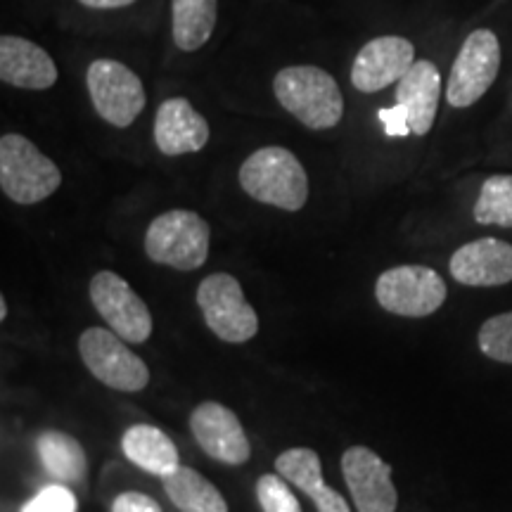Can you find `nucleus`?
Wrapping results in <instances>:
<instances>
[{"label":"nucleus","mask_w":512,"mask_h":512,"mask_svg":"<svg viewBox=\"0 0 512 512\" xmlns=\"http://www.w3.org/2000/svg\"><path fill=\"white\" fill-rule=\"evenodd\" d=\"M275 100L311 131H328L344 117V95L335 76L316 64H292L273 79Z\"/></svg>","instance_id":"obj_1"},{"label":"nucleus","mask_w":512,"mask_h":512,"mask_svg":"<svg viewBox=\"0 0 512 512\" xmlns=\"http://www.w3.org/2000/svg\"><path fill=\"white\" fill-rule=\"evenodd\" d=\"M238 178L252 200L268 207L299 211L309 200V176L299 157L287 147L268 145L252 152L242 162Z\"/></svg>","instance_id":"obj_2"},{"label":"nucleus","mask_w":512,"mask_h":512,"mask_svg":"<svg viewBox=\"0 0 512 512\" xmlns=\"http://www.w3.org/2000/svg\"><path fill=\"white\" fill-rule=\"evenodd\" d=\"M62 171L29 138L5 133L0 138V188L15 204H38L55 195Z\"/></svg>","instance_id":"obj_3"},{"label":"nucleus","mask_w":512,"mask_h":512,"mask_svg":"<svg viewBox=\"0 0 512 512\" xmlns=\"http://www.w3.org/2000/svg\"><path fill=\"white\" fill-rule=\"evenodd\" d=\"M211 228L197 211L171 209L159 214L145 233V254L176 271H197L207 264Z\"/></svg>","instance_id":"obj_4"},{"label":"nucleus","mask_w":512,"mask_h":512,"mask_svg":"<svg viewBox=\"0 0 512 512\" xmlns=\"http://www.w3.org/2000/svg\"><path fill=\"white\" fill-rule=\"evenodd\" d=\"M501 41L491 29L467 34L448 74L446 100L456 110H467L489 93L501 72Z\"/></svg>","instance_id":"obj_5"},{"label":"nucleus","mask_w":512,"mask_h":512,"mask_svg":"<svg viewBox=\"0 0 512 512\" xmlns=\"http://www.w3.org/2000/svg\"><path fill=\"white\" fill-rule=\"evenodd\" d=\"M86 86L102 121L114 128H128L145 110V86L140 76L112 57H98L88 64Z\"/></svg>","instance_id":"obj_6"},{"label":"nucleus","mask_w":512,"mask_h":512,"mask_svg":"<svg viewBox=\"0 0 512 512\" xmlns=\"http://www.w3.org/2000/svg\"><path fill=\"white\" fill-rule=\"evenodd\" d=\"M197 306L209 330L228 344H245L259 332V316L245 299L238 278L211 273L197 287Z\"/></svg>","instance_id":"obj_7"},{"label":"nucleus","mask_w":512,"mask_h":512,"mask_svg":"<svg viewBox=\"0 0 512 512\" xmlns=\"http://www.w3.org/2000/svg\"><path fill=\"white\" fill-rule=\"evenodd\" d=\"M444 278L430 266H394L375 283V299L394 316L425 318L446 302Z\"/></svg>","instance_id":"obj_8"},{"label":"nucleus","mask_w":512,"mask_h":512,"mask_svg":"<svg viewBox=\"0 0 512 512\" xmlns=\"http://www.w3.org/2000/svg\"><path fill=\"white\" fill-rule=\"evenodd\" d=\"M126 339L114 330L88 328L79 337V354L83 366L95 380L119 392H140L150 382L145 361L126 347Z\"/></svg>","instance_id":"obj_9"},{"label":"nucleus","mask_w":512,"mask_h":512,"mask_svg":"<svg viewBox=\"0 0 512 512\" xmlns=\"http://www.w3.org/2000/svg\"><path fill=\"white\" fill-rule=\"evenodd\" d=\"M91 302L105 323L128 344H143L152 335V313L136 290L114 271L93 275Z\"/></svg>","instance_id":"obj_10"},{"label":"nucleus","mask_w":512,"mask_h":512,"mask_svg":"<svg viewBox=\"0 0 512 512\" xmlns=\"http://www.w3.org/2000/svg\"><path fill=\"white\" fill-rule=\"evenodd\" d=\"M342 475L358 512H396L399 494L392 482V467L368 446L344 451Z\"/></svg>","instance_id":"obj_11"},{"label":"nucleus","mask_w":512,"mask_h":512,"mask_svg":"<svg viewBox=\"0 0 512 512\" xmlns=\"http://www.w3.org/2000/svg\"><path fill=\"white\" fill-rule=\"evenodd\" d=\"M415 64V46L406 36H377L358 50L351 64V83L358 93H380L399 83Z\"/></svg>","instance_id":"obj_12"},{"label":"nucleus","mask_w":512,"mask_h":512,"mask_svg":"<svg viewBox=\"0 0 512 512\" xmlns=\"http://www.w3.org/2000/svg\"><path fill=\"white\" fill-rule=\"evenodd\" d=\"M190 432L209 458L226 465H245L252 456L238 415L219 401H204L190 413Z\"/></svg>","instance_id":"obj_13"},{"label":"nucleus","mask_w":512,"mask_h":512,"mask_svg":"<svg viewBox=\"0 0 512 512\" xmlns=\"http://www.w3.org/2000/svg\"><path fill=\"white\" fill-rule=\"evenodd\" d=\"M453 280L467 287H498L512 283V245L479 238L456 249L448 264Z\"/></svg>","instance_id":"obj_14"},{"label":"nucleus","mask_w":512,"mask_h":512,"mask_svg":"<svg viewBox=\"0 0 512 512\" xmlns=\"http://www.w3.org/2000/svg\"><path fill=\"white\" fill-rule=\"evenodd\" d=\"M0 79L22 91H48L60 79V72L48 50L38 43L5 34L0 38Z\"/></svg>","instance_id":"obj_15"},{"label":"nucleus","mask_w":512,"mask_h":512,"mask_svg":"<svg viewBox=\"0 0 512 512\" xmlns=\"http://www.w3.org/2000/svg\"><path fill=\"white\" fill-rule=\"evenodd\" d=\"M211 138L209 121L185 98H169L159 105L155 117V145L166 157L200 152Z\"/></svg>","instance_id":"obj_16"},{"label":"nucleus","mask_w":512,"mask_h":512,"mask_svg":"<svg viewBox=\"0 0 512 512\" xmlns=\"http://www.w3.org/2000/svg\"><path fill=\"white\" fill-rule=\"evenodd\" d=\"M441 100V72L430 60H415L408 74L396 83V107L406 114L413 136L432 131Z\"/></svg>","instance_id":"obj_17"},{"label":"nucleus","mask_w":512,"mask_h":512,"mask_svg":"<svg viewBox=\"0 0 512 512\" xmlns=\"http://www.w3.org/2000/svg\"><path fill=\"white\" fill-rule=\"evenodd\" d=\"M121 451L140 470L169 477L178 470V448L166 432L152 425H133L121 437Z\"/></svg>","instance_id":"obj_18"},{"label":"nucleus","mask_w":512,"mask_h":512,"mask_svg":"<svg viewBox=\"0 0 512 512\" xmlns=\"http://www.w3.org/2000/svg\"><path fill=\"white\" fill-rule=\"evenodd\" d=\"M219 0H171V36L183 53H197L214 36Z\"/></svg>","instance_id":"obj_19"},{"label":"nucleus","mask_w":512,"mask_h":512,"mask_svg":"<svg viewBox=\"0 0 512 512\" xmlns=\"http://www.w3.org/2000/svg\"><path fill=\"white\" fill-rule=\"evenodd\" d=\"M38 458L46 472L57 482L81 484L88 475V458L83 446L72 434L60 430L43 432L36 441Z\"/></svg>","instance_id":"obj_20"},{"label":"nucleus","mask_w":512,"mask_h":512,"mask_svg":"<svg viewBox=\"0 0 512 512\" xmlns=\"http://www.w3.org/2000/svg\"><path fill=\"white\" fill-rule=\"evenodd\" d=\"M164 491L181 512H228L221 491L192 467L178 465L176 472L164 477Z\"/></svg>","instance_id":"obj_21"},{"label":"nucleus","mask_w":512,"mask_h":512,"mask_svg":"<svg viewBox=\"0 0 512 512\" xmlns=\"http://www.w3.org/2000/svg\"><path fill=\"white\" fill-rule=\"evenodd\" d=\"M275 472L304 491L311 501L328 489L323 479V463L313 448H287L275 458Z\"/></svg>","instance_id":"obj_22"},{"label":"nucleus","mask_w":512,"mask_h":512,"mask_svg":"<svg viewBox=\"0 0 512 512\" xmlns=\"http://www.w3.org/2000/svg\"><path fill=\"white\" fill-rule=\"evenodd\" d=\"M472 214L479 226L512 228V174L486 178Z\"/></svg>","instance_id":"obj_23"},{"label":"nucleus","mask_w":512,"mask_h":512,"mask_svg":"<svg viewBox=\"0 0 512 512\" xmlns=\"http://www.w3.org/2000/svg\"><path fill=\"white\" fill-rule=\"evenodd\" d=\"M477 342L482 354L489 356L491 361L512 366V311L484 320Z\"/></svg>","instance_id":"obj_24"},{"label":"nucleus","mask_w":512,"mask_h":512,"mask_svg":"<svg viewBox=\"0 0 512 512\" xmlns=\"http://www.w3.org/2000/svg\"><path fill=\"white\" fill-rule=\"evenodd\" d=\"M256 498L264 512H302V505L283 475H261L256 482Z\"/></svg>","instance_id":"obj_25"},{"label":"nucleus","mask_w":512,"mask_h":512,"mask_svg":"<svg viewBox=\"0 0 512 512\" xmlns=\"http://www.w3.org/2000/svg\"><path fill=\"white\" fill-rule=\"evenodd\" d=\"M22 512H76V496L67 486L50 484L24 505Z\"/></svg>","instance_id":"obj_26"},{"label":"nucleus","mask_w":512,"mask_h":512,"mask_svg":"<svg viewBox=\"0 0 512 512\" xmlns=\"http://www.w3.org/2000/svg\"><path fill=\"white\" fill-rule=\"evenodd\" d=\"M112 512H162V505L140 491H126L114 498Z\"/></svg>","instance_id":"obj_27"},{"label":"nucleus","mask_w":512,"mask_h":512,"mask_svg":"<svg viewBox=\"0 0 512 512\" xmlns=\"http://www.w3.org/2000/svg\"><path fill=\"white\" fill-rule=\"evenodd\" d=\"M380 119L384 128H387V136H408L411 128H408L406 114L401 112V107H394V110H380Z\"/></svg>","instance_id":"obj_28"},{"label":"nucleus","mask_w":512,"mask_h":512,"mask_svg":"<svg viewBox=\"0 0 512 512\" xmlns=\"http://www.w3.org/2000/svg\"><path fill=\"white\" fill-rule=\"evenodd\" d=\"M313 503H316L318 512H351L347 498L332 489V486H328L318 498H313Z\"/></svg>","instance_id":"obj_29"},{"label":"nucleus","mask_w":512,"mask_h":512,"mask_svg":"<svg viewBox=\"0 0 512 512\" xmlns=\"http://www.w3.org/2000/svg\"><path fill=\"white\" fill-rule=\"evenodd\" d=\"M76 3L91 10H124L131 8L136 0H76Z\"/></svg>","instance_id":"obj_30"},{"label":"nucleus","mask_w":512,"mask_h":512,"mask_svg":"<svg viewBox=\"0 0 512 512\" xmlns=\"http://www.w3.org/2000/svg\"><path fill=\"white\" fill-rule=\"evenodd\" d=\"M8 318V302H5V297H0V320Z\"/></svg>","instance_id":"obj_31"}]
</instances>
